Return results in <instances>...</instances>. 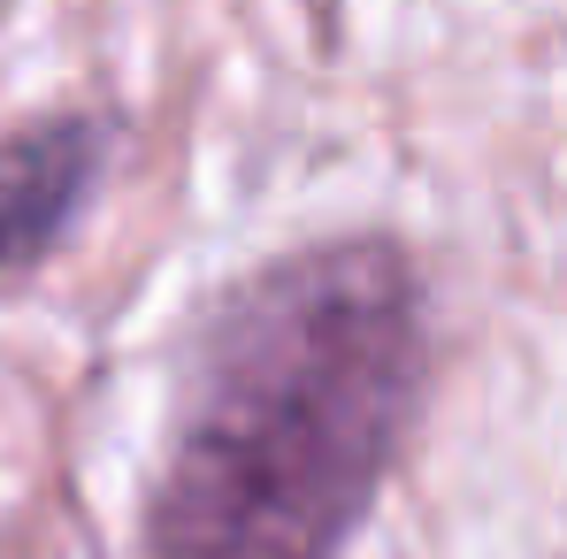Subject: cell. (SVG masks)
I'll return each mask as SVG.
<instances>
[{"mask_svg":"<svg viewBox=\"0 0 567 559\" xmlns=\"http://www.w3.org/2000/svg\"><path fill=\"white\" fill-rule=\"evenodd\" d=\"M430 391V291L391 238H330L199 322L138 506L146 559H338Z\"/></svg>","mask_w":567,"mask_h":559,"instance_id":"1","label":"cell"},{"mask_svg":"<svg viewBox=\"0 0 567 559\" xmlns=\"http://www.w3.org/2000/svg\"><path fill=\"white\" fill-rule=\"evenodd\" d=\"M107 169L100 115H39L0 138V277L39 269L85 215Z\"/></svg>","mask_w":567,"mask_h":559,"instance_id":"2","label":"cell"}]
</instances>
